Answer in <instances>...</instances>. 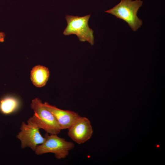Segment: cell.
I'll return each instance as SVG.
<instances>
[{"instance_id":"1","label":"cell","mask_w":165,"mask_h":165,"mask_svg":"<svg viewBox=\"0 0 165 165\" xmlns=\"http://www.w3.org/2000/svg\"><path fill=\"white\" fill-rule=\"evenodd\" d=\"M140 0H121L113 8L105 11L126 22L134 31H137L142 25V21L137 16L138 11L142 6Z\"/></svg>"},{"instance_id":"2","label":"cell","mask_w":165,"mask_h":165,"mask_svg":"<svg viewBox=\"0 0 165 165\" xmlns=\"http://www.w3.org/2000/svg\"><path fill=\"white\" fill-rule=\"evenodd\" d=\"M31 108L34 113L29 119L40 129L50 134H57L60 133L61 130L54 116L44 106L39 98L35 97L32 100Z\"/></svg>"},{"instance_id":"3","label":"cell","mask_w":165,"mask_h":165,"mask_svg":"<svg viewBox=\"0 0 165 165\" xmlns=\"http://www.w3.org/2000/svg\"><path fill=\"white\" fill-rule=\"evenodd\" d=\"M46 133L44 135L45 141L38 145L34 152L38 155L48 153H53L57 159L65 158L69 155V152L75 147L74 143L67 141L60 138L56 134H50Z\"/></svg>"},{"instance_id":"4","label":"cell","mask_w":165,"mask_h":165,"mask_svg":"<svg viewBox=\"0 0 165 165\" xmlns=\"http://www.w3.org/2000/svg\"><path fill=\"white\" fill-rule=\"evenodd\" d=\"M90 14L83 16L66 15L67 25L63 32L65 35L75 34L81 42L87 41L91 45L94 43V31L88 25Z\"/></svg>"},{"instance_id":"5","label":"cell","mask_w":165,"mask_h":165,"mask_svg":"<svg viewBox=\"0 0 165 165\" xmlns=\"http://www.w3.org/2000/svg\"><path fill=\"white\" fill-rule=\"evenodd\" d=\"M39 129L36 124L29 119L27 121V123L22 122L20 131L16 136L20 141L21 148L28 147L34 151L38 145L45 141L46 138L40 133Z\"/></svg>"},{"instance_id":"6","label":"cell","mask_w":165,"mask_h":165,"mask_svg":"<svg viewBox=\"0 0 165 165\" xmlns=\"http://www.w3.org/2000/svg\"><path fill=\"white\" fill-rule=\"evenodd\" d=\"M68 129V136L78 144H83L89 140L93 132L89 119L81 116L73 123Z\"/></svg>"},{"instance_id":"7","label":"cell","mask_w":165,"mask_h":165,"mask_svg":"<svg viewBox=\"0 0 165 165\" xmlns=\"http://www.w3.org/2000/svg\"><path fill=\"white\" fill-rule=\"evenodd\" d=\"M43 104L54 116L61 130L68 129L73 123L80 116L77 112L59 109L46 102Z\"/></svg>"},{"instance_id":"8","label":"cell","mask_w":165,"mask_h":165,"mask_svg":"<svg viewBox=\"0 0 165 165\" xmlns=\"http://www.w3.org/2000/svg\"><path fill=\"white\" fill-rule=\"evenodd\" d=\"M50 76L48 68L43 66L34 67L31 72V79L33 84L37 87H41L46 84Z\"/></svg>"},{"instance_id":"9","label":"cell","mask_w":165,"mask_h":165,"mask_svg":"<svg viewBox=\"0 0 165 165\" xmlns=\"http://www.w3.org/2000/svg\"><path fill=\"white\" fill-rule=\"evenodd\" d=\"M18 105L17 101L10 97H6L0 101V111L4 114L8 115L14 112Z\"/></svg>"},{"instance_id":"10","label":"cell","mask_w":165,"mask_h":165,"mask_svg":"<svg viewBox=\"0 0 165 165\" xmlns=\"http://www.w3.org/2000/svg\"><path fill=\"white\" fill-rule=\"evenodd\" d=\"M6 35L3 32L0 31V43L4 41Z\"/></svg>"}]
</instances>
